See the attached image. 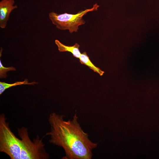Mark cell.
<instances>
[{"mask_svg": "<svg viewBox=\"0 0 159 159\" xmlns=\"http://www.w3.org/2000/svg\"><path fill=\"white\" fill-rule=\"evenodd\" d=\"M15 70V68L13 67H6L3 66L1 60H0V77L1 78L6 77L7 76L6 73L8 71Z\"/></svg>", "mask_w": 159, "mask_h": 159, "instance_id": "cell-8", "label": "cell"}, {"mask_svg": "<svg viewBox=\"0 0 159 159\" xmlns=\"http://www.w3.org/2000/svg\"><path fill=\"white\" fill-rule=\"evenodd\" d=\"M79 59L81 64L87 66L90 69L98 73L100 76L103 75L104 72L102 71L99 68L96 67L92 63L86 52H84L81 53Z\"/></svg>", "mask_w": 159, "mask_h": 159, "instance_id": "cell-6", "label": "cell"}, {"mask_svg": "<svg viewBox=\"0 0 159 159\" xmlns=\"http://www.w3.org/2000/svg\"><path fill=\"white\" fill-rule=\"evenodd\" d=\"M21 139L11 131L5 115H0V152L7 155L11 159H48L45 145L39 135L32 141L28 129H17Z\"/></svg>", "mask_w": 159, "mask_h": 159, "instance_id": "cell-2", "label": "cell"}, {"mask_svg": "<svg viewBox=\"0 0 159 159\" xmlns=\"http://www.w3.org/2000/svg\"><path fill=\"white\" fill-rule=\"evenodd\" d=\"M38 83L35 82L29 83L27 80H25L24 81L22 82H18L13 84H8L4 82H0V94L2 93L6 89L12 86L21 85H34Z\"/></svg>", "mask_w": 159, "mask_h": 159, "instance_id": "cell-7", "label": "cell"}, {"mask_svg": "<svg viewBox=\"0 0 159 159\" xmlns=\"http://www.w3.org/2000/svg\"><path fill=\"white\" fill-rule=\"evenodd\" d=\"M55 42L59 52H70L74 57L80 58L81 53L80 50V45L77 43H76L73 46H70L64 45L57 39L55 40Z\"/></svg>", "mask_w": 159, "mask_h": 159, "instance_id": "cell-5", "label": "cell"}, {"mask_svg": "<svg viewBox=\"0 0 159 159\" xmlns=\"http://www.w3.org/2000/svg\"><path fill=\"white\" fill-rule=\"evenodd\" d=\"M17 8L14 0H1L0 1V27L5 29L11 12Z\"/></svg>", "mask_w": 159, "mask_h": 159, "instance_id": "cell-4", "label": "cell"}, {"mask_svg": "<svg viewBox=\"0 0 159 159\" xmlns=\"http://www.w3.org/2000/svg\"><path fill=\"white\" fill-rule=\"evenodd\" d=\"M99 6L97 3L92 8L81 10L76 14L64 13L58 14L52 11L49 13V16L52 23L58 29L61 30H68L70 33L77 32L80 26L85 23L83 17L88 12L97 11Z\"/></svg>", "mask_w": 159, "mask_h": 159, "instance_id": "cell-3", "label": "cell"}, {"mask_svg": "<svg viewBox=\"0 0 159 159\" xmlns=\"http://www.w3.org/2000/svg\"><path fill=\"white\" fill-rule=\"evenodd\" d=\"M65 116L55 112L48 118L50 130L45 134L50 137L49 142L62 147L65 156L63 159H91L92 151L98 145L92 141L78 121L75 113L72 120H64Z\"/></svg>", "mask_w": 159, "mask_h": 159, "instance_id": "cell-1", "label": "cell"}]
</instances>
